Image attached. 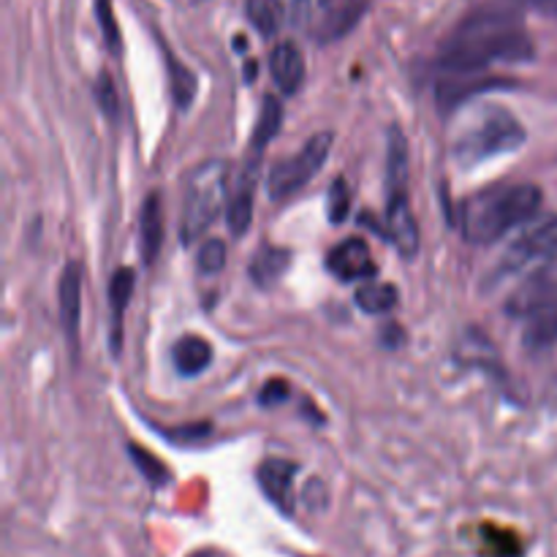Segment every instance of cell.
Listing matches in <instances>:
<instances>
[{
    "mask_svg": "<svg viewBox=\"0 0 557 557\" xmlns=\"http://www.w3.org/2000/svg\"><path fill=\"white\" fill-rule=\"evenodd\" d=\"M533 52L536 49L522 27L520 14L504 5H487L457 25L449 41L441 47L438 65L449 74L466 76L493 63H528Z\"/></svg>",
    "mask_w": 557,
    "mask_h": 557,
    "instance_id": "1",
    "label": "cell"
},
{
    "mask_svg": "<svg viewBox=\"0 0 557 557\" xmlns=\"http://www.w3.org/2000/svg\"><path fill=\"white\" fill-rule=\"evenodd\" d=\"M542 188L531 183L500 185L462 201L460 232L473 245H493L515 228L525 226L542 210Z\"/></svg>",
    "mask_w": 557,
    "mask_h": 557,
    "instance_id": "2",
    "label": "cell"
},
{
    "mask_svg": "<svg viewBox=\"0 0 557 557\" xmlns=\"http://www.w3.org/2000/svg\"><path fill=\"white\" fill-rule=\"evenodd\" d=\"M460 125L462 128L455 136L451 156L462 169L520 150L525 141V128L520 120L498 103H484V107L473 109Z\"/></svg>",
    "mask_w": 557,
    "mask_h": 557,
    "instance_id": "3",
    "label": "cell"
},
{
    "mask_svg": "<svg viewBox=\"0 0 557 557\" xmlns=\"http://www.w3.org/2000/svg\"><path fill=\"white\" fill-rule=\"evenodd\" d=\"M553 259H557V215H536L504 250L495 270L487 275V288L500 286L511 277L533 275Z\"/></svg>",
    "mask_w": 557,
    "mask_h": 557,
    "instance_id": "4",
    "label": "cell"
},
{
    "mask_svg": "<svg viewBox=\"0 0 557 557\" xmlns=\"http://www.w3.org/2000/svg\"><path fill=\"white\" fill-rule=\"evenodd\" d=\"M223 201H226V163H199L185 185L183 218H180V234L185 245L199 239L215 223Z\"/></svg>",
    "mask_w": 557,
    "mask_h": 557,
    "instance_id": "5",
    "label": "cell"
},
{
    "mask_svg": "<svg viewBox=\"0 0 557 557\" xmlns=\"http://www.w3.org/2000/svg\"><path fill=\"white\" fill-rule=\"evenodd\" d=\"M330 150L332 134L330 131H321V134L310 136L294 156L277 161L275 166H272L270 180H267V194H270V199H288V196L297 194L299 188H305V185L321 172V166H324L326 158H330Z\"/></svg>",
    "mask_w": 557,
    "mask_h": 557,
    "instance_id": "6",
    "label": "cell"
},
{
    "mask_svg": "<svg viewBox=\"0 0 557 557\" xmlns=\"http://www.w3.org/2000/svg\"><path fill=\"white\" fill-rule=\"evenodd\" d=\"M259 169H261V156L256 152H248L243 169H239L237 188L232 190V199L226 205V221L232 234L243 237L248 232L250 221H253V196L256 185H259Z\"/></svg>",
    "mask_w": 557,
    "mask_h": 557,
    "instance_id": "7",
    "label": "cell"
},
{
    "mask_svg": "<svg viewBox=\"0 0 557 557\" xmlns=\"http://www.w3.org/2000/svg\"><path fill=\"white\" fill-rule=\"evenodd\" d=\"M299 466L292 460H281V457H270L259 466L256 479H259L261 493L267 495L272 506L277 511H283L286 517L294 515V479H297Z\"/></svg>",
    "mask_w": 557,
    "mask_h": 557,
    "instance_id": "8",
    "label": "cell"
},
{
    "mask_svg": "<svg viewBox=\"0 0 557 557\" xmlns=\"http://www.w3.org/2000/svg\"><path fill=\"white\" fill-rule=\"evenodd\" d=\"M326 270L343 283L370 281L375 275V261L370 259V248L362 237L343 239L341 245L330 250L326 256Z\"/></svg>",
    "mask_w": 557,
    "mask_h": 557,
    "instance_id": "9",
    "label": "cell"
},
{
    "mask_svg": "<svg viewBox=\"0 0 557 557\" xmlns=\"http://www.w3.org/2000/svg\"><path fill=\"white\" fill-rule=\"evenodd\" d=\"M58 305H60V324H63L65 337L71 346L79 341V321H82V264L69 261L63 267L58 286Z\"/></svg>",
    "mask_w": 557,
    "mask_h": 557,
    "instance_id": "10",
    "label": "cell"
},
{
    "mask_svg": "<svg viewBox=\"0 0 557 557\" xmlns=\"http://www.w3.org/2000/svg\"><path fill=\"white\" fill-rule=\"evenodd\" d=\"M525 346L531 351H544V348H553L557 343V286L549 288L536 305H533L531 313L525 315Z\"/></svg>",
    "mask_w": 557,
    "mask_h": 557,
    "instance_id": "11",
    "label": "cell"
},
{
    "mask_svg": "<svg viewBox=\"0 0 557 557\" xmlns=\"http://www.w3.org/2000/svg\"><path fill=\"white\" fill-rule=\"evenodd\" d=\"M270 74L283 96H294L305 82V58L294 41H281L270 54Z\"/></svg>",
    "mask_w": 557,
    "mask_h": 557,
    "instance_id": "12",
    "label": "cell"
},
{
    "mask_svg": "<svg viewBox=\"0 0 557 557\" xmlns=\"http://www.w3.org/2000/svg\"><path fill=\"white\" fill-rule=\"evenodd\" d=\"M368 5V0H341V3L332 5V9L326 11L321 25L315 27V38H319L321 44L341 41L343 36H348V33L362 22Z\"/></svg>",
    "mask_w": 557,
    "mask_h": 557,
    "instance_id": "13",
    "label": "cell"
},
{
    "mask_svg": "<svg viewBox=\"0 0 557 557\" xmlns=\"http://www.w3.org/2000/svg\"><path fill=\"white\" fill-rule=\"evenodd\" d=\"M136 286V275L134 270L128 267H120L117 272L109 281V308H112V351L120 354V346H123V319H125V308L131 305V294H134Z\"/></svg>",
    "mask_w": 557,
    "mask_h": 557,
    "instance_id": "14",
    "label": "cell"
},
{
    "mask_svg": "<svg viewBox=\"0 0 557 557\" xmlns=\"http://www.w3.org/2000/svg\"><path fill=\"white\" fill-rule=\"evenodd\" d=\"M163 243V201L161 194H150L141 207L139 221V245L145 264H152L158 259V250Z\"/></svg>",
    "mask_w": 557,
    "mask_h": 557,
    "instance_id": "15",
    "label": "cell"
},
{
    "mask_svg": "<svg viewBox=\"0 0 557 557\" xmlns=\"http://www.w3.org/2000/svg\"><path fill=\"white\" fill-rule=\"evenodd\" d=\"M174 370L185 379H194V375L205 373L212 362V346L205 341V337L196 335H185L174 343Z\"/></svg>",
    "mask_w": 557,
    "mask_h": 557,
    "instance_id": "16",
    "label": "cell"
},
{
    "mask_svg": "<svg viewBox=\"0 0 557 557\" xmlns=\"http://www.w3.org/2000/svg\"><path fill=\"white\" fill-rule=\"evenodd\" d=\"M288 261H292L288 250L264 245V248H259V253L253 256V261H250V277H253L256 286L272 288L281 281L283 272L288 270Z\"/></svg>",
    "mask_w": 557,
    "mask_h": 557,
    "instance_id": "17",
    "label": "cell"
},
{
    "mask_svg": "<svg viewBox=\"0 0 557 557\" xmlns=\"http://www.w3.org/2000/svg\"><path fill=\"white\" fill-rule=\"evenodd\" d=\"M281 125H283V103L277 101L275 96H267L264 107H261V114H259V123H256L253 139H250V152L264 156V147L281 134Z\"/></svg>",
    "mask_w": 557,
    "mask_h": 557,
    "instance_id": "18",
    "label": "cell"
},
{
    "mask_svg": "<svg viewBox=\"0 0 557 557\" xmlns=\"http://www.w3.org/2000/svg\"><path fill=\"white\" fill-rule=\"evenodd\" d=\"M354 299H357V305L364 310V313L384 315L397 305V288L392 286V283L368 281L362 288H359Z\"/></svg>",
    "mask_w": 557,
    "mask_h": 557,
    "instance_id": "19",
    "label": "cell"
},
{
    "mask_svg": "<svg viewBox=\"0 0 557 557\" xmlns=\"http://www.w3.org/2000/svg\"><path fill=\"white\" fill-rule=\"evenodd\" d=\"M245 11H248L250 25H253L261 36L264 38L275 36L277 25H281V14H277L272 0H248V3H245Z\"/></svg>",
    "mask_w": 557,
    "mask_h": 557,
    "instance_id": "20",
    "label": "cell"
},
{
    "mask_svg": "<svg viewBox=\"0 0 557 557\" xmlns=\"http://www.w3.org/2000/svg\"><path fill=\"white\" fill-rule=\"evenodd\" d=\"M484 555L490 557H520L522 544L515 533L498 531V528H484Z\"/></svg>",
    "mask_w": 557,
    "mask_h": 557,
    "instance_id": "21",
    "label": "cell"
},
{
    "mask_svg": "<svg viewBox=\"0 0 557 557\" xmlns=\"http://www.w3.org/2000/svg\"><path fill=\"white\" fill-rule=\"evenodd\" d=\"M169 74H172V92H174V101H177L180 109H188L190 98L196 96V76L185 69L180 60L169 58Z\"/></svg>",
    "mask_w": 557,
    "mask_h": 557,
    "instance_id": "22",
    "label": "cell"
},
{
    "mask_svg": "<svg viewBox=\"0 0 557 557\" xmlns=\"http://www.w3.org/2000/svg\"><path fill=\"white\" fill-rule=\"evenodd\" d=\"M128 455L131 460L136 462V468L141 471V476H145L152 487H161V484L169 482V471L163 468L161 460H156V457L150 455V451H145L141 446H128Z\"/></svg>",
    "mask_w": 557,
    "mask_h": 557,
    "instance_id": "23",
    "label": "cell"
},
{
    "mask_svg": "<svg viewBox=\"0 0 557 557\" xmlns=\"http://www.w3.org/2000/svg\"><path fill=\"white\" fill-rule=\"evenodd\" d=\"M196 267H199L201 275H215L226 267V243L223 239H207L199 248V256H196Z\"/></svg>",
    "mask_w": 557,
    "mask_h": 557,
    "instance_id": "24",
    "label": "cell"
},
{
    "mask_svg": "<svg viewBox=\"0 0 557 557\" xmlns=\"http://www.w3.org/2000/svg\"><path fill=\"white\" fill-rule=\"evenodd\" d=\"M351 210V190L343 177H337L330 188V199H326V215L332 223H343Z\"/></svg>",
    "mask_w": 557,
    "mask_h": 557,
    "instance_id": "25",
    "label": "cell"
},
{
    "mask_svg": "<svg viewBox=\"0 0 557 557\" xmlns=\"http://www.w3.org/2000/svg\"><path fill=\"white\" fill-rule=\"evenodd\" d=\"M96 16H98V25H101L107 47L112 49L114 54H120V30H117V20H114L112 0H96Z\"/></svg>",
    "mask_w": 557,
    "mask_h": 557,
    "instance_id": "26",
    "label": "cell"
},
{
    "mask_svg": "<svg viewBox=\"0 0 557 557\" xmlns=\"http://www.w3.org/2000/svg\"><path fill=\"white\" fill-rule=\"evenodd\" d=\"M272 3H275L277 14L288 27H302L305 20H308L310 0H272Z\"/></svg>",
    "mask_w": 557,
    "mask_h": 557,
    "instance_id": "27",
    "label": "cell"
},
{
    "mask_svg": "<svg viewBox=\"0 0 557 557\" xmlns=\"http://www.w3.org/2000/svg\"><path fill=\"white\" fill-rule=\"evenodd\" d=\"M96 96H98V103H101L103 114H107L109 120L117 117V92H114V85L112 79H109L107 74L98 76V85H96Z\"/></svg>",
    "mask_w": 557,
    "mask_h": 557,
    "instance_id": "28",
    "label": "cell"
},
{
    "mask_svg": "<svg viewBox=\"0 0 557 557\" xmlns=\"http://www.w3.org/2000/svg\"><path fill=\"white\" fill-rule=\"evenodd\" d=\"M286 397H288V384H286V381H270V384H267L264 389H261L259 403H261V406H267V408H275V406H281V403L286 400Z\"/></svg>",
    "mask_w": 557,
    "mask_h": 557,
    "instance_id": "29",
    "label": "cell"
},
{
    "mask_svg": "<svg viewBox=\"0 0 557 557\" xmlns=\"http://www.w3.org/2000/svg\"><path fill=\"white\" fill-rule=\"evenodd\" d=\"M205 435H210V424H188V428H177L169 438L177 441V444H196Z\"/></svg>",
    "mask_w": 557,
    "mask_h": 557,
    "instance_id": "30",
    "label": "cell"
},
{
    "mask_svg": "<svg viewBox=\"0 0 557 557\" xmlns=\"http://www.w3.org/2000/svg\"><path fill=\"white\" fill-rule=\"evenodd\" d=\"M511 5H520V9H533L539 14L557 16V0H509Z\"/></svg>",
    "mask_w": 557,
    "mask_h": 557,
    "instance_id": "31",
    "label": "cell"
}]
</instances>
